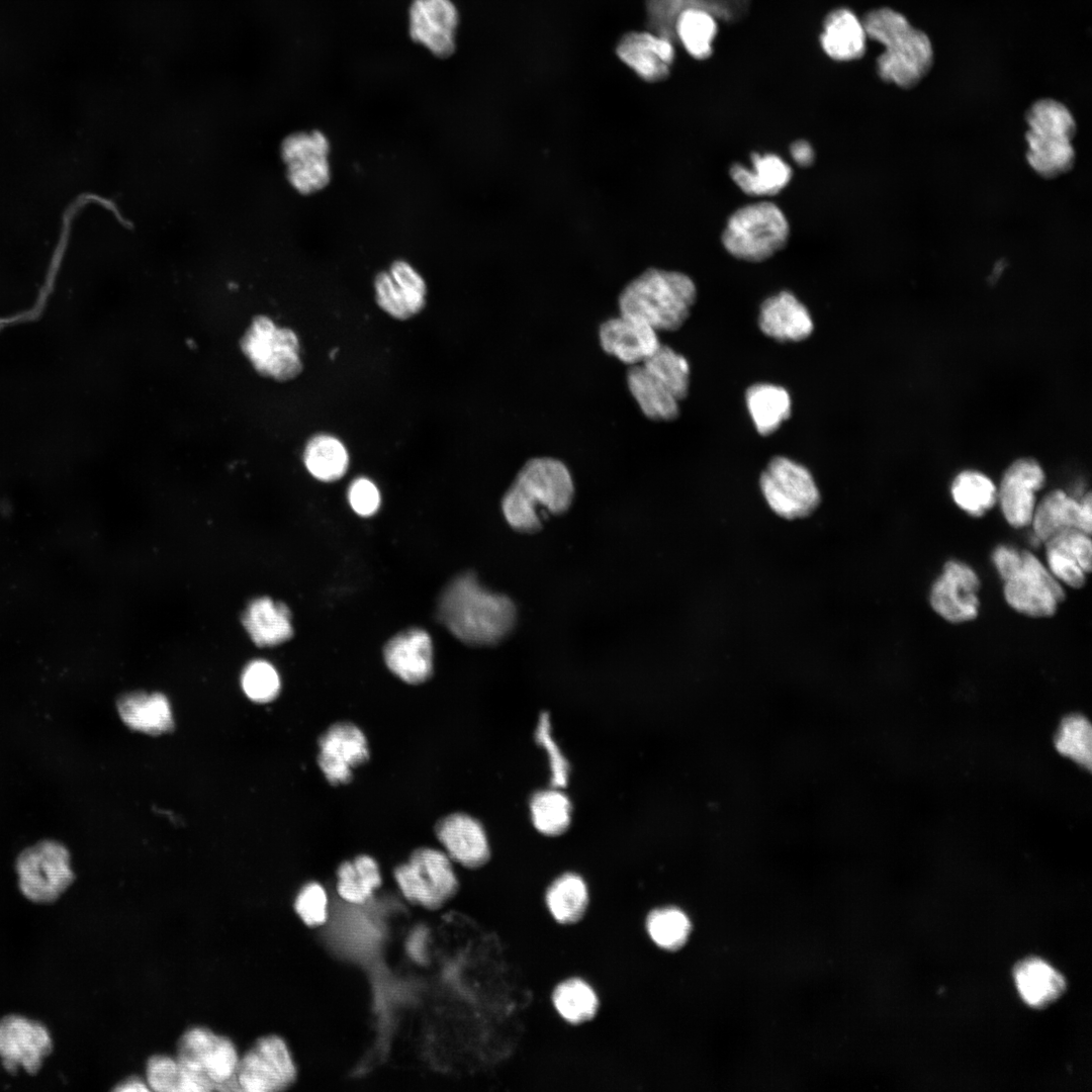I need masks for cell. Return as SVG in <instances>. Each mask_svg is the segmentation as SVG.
Returning a JSON list of instances; mask_svg holds the SVG:
<instances>
[{
  "mask_svg": "<svg viewBox=\"0 0 1092 1092\" xmlns=\"http://www.w3.org/2000/svg\"><path fill=\"white\" fill-rule=\"evenodd\" d=\"M438 620L461 642L495 646L514 632L518 609L508 595L492 592L466 571L454 577L440 595Z\"/></svg>",
  "mask_w": 1092,
  "mask_h": 1092,
  "instance_id": "cell-1",
  "label": "cell"
},
{
  "mask_svg": "<svg viewBox=\"0 0 1092 1092\" xmlns=\"http://www.w3.org/2000/svg\"><path fill=\"white\" fill-rule=\"evenodd\" d=\"M574 494L573 478L565 463L549 456L534 457L524 463L505 492L502 512L514 531L532 535L551 517L564 515Z\"/></svg>",
  "mask_w": 1092,
  "mask_h": 1092,
  "instance_id": "cell-2",
  "label": "cell"
},
{
  "mask_svg": "<svg viewBox=\"0 0 1092 1092\" xmlns=\"http://www.w3.org/2000/svg\"><path fill=\"white\" fill-rule=\"evenodd\" d=\"M697 294L694 280L686 273L650 268L622 289L619 311L656 332H674L690 317Z\"/></svg>",
  "mask_w": 1092,
  "mask_h": 1092,
  "instance_id": "cell-3",
  "label": "cell"
},
{
  "mask_svg": "<svg viewBox=\"0 0 1092 1092\" xmlns=\"http://www.w3.org/2000/svg\"><path fill=\"white\" fill-rule=\"evenodd\" d=\"M861 22L867 36L885 48L877 59L881 79L909 89L926 76L933 62L930 39L903 14L879 8L868 12Z\"/></svg>",
  "mask_w": 1092,
  "mask_h": 1092,
  "instance_id": "cell-4",
  "label": "cell"
},
{
  "mask_svg": "<svg viewBox=\"0 0 1092 1092\" xmlns=\"http://www.w3.org/2000/svg\"><path fill=\"white\" fill-rule=\"evenodd\" d=\"M1026 159L1042 178H1057L1070 171L1076 160L1072 141L1076 120L1063 103L1045 98L1034 102L1026 113Z\"/></svg>",
  "mask_w": 1092,
  "mask_h": 1092,
  "instance_id": "cell-5",
  "label": "cell"
},
{
  "mask_svg": "<svg viewBox=\"0 0 1092 1092\" xmlns=\"http://www.w3.org/2000/svg\"><path fill=\"white\" fill-rule=\"evenodd\" d=\"M789 220L776 203L760 200L743 205L728 217L721 234L725 251L737 260L760 263L788 244Z\"/></svg>",
  "mask_w": 1092,
  "mask_h": 1092,
  "instance_id": "cell-6",
  "label": "cell"
},
{
  "mask_svg": "<svg viewBox=\"0 0 1092 1092\" xmlns=\"http://www.w3.org/2000/svg\"><path fill=\"white\" fill-rule=\"evenodd\" d=\"M240 348L263 377L284 382L294 379L302 371L297 335L289 328L277 327L266 315L252 320L240 340Z\"/></svg>",
  "mask_w": 1092,
  "mask_h": 1092,
  "instance_id": "cell-7",
  "label": "cell"
},
{
  "mask_svg": "<svg viewBox=\"0 0 1092 1092\" xmlns=\"http://www.w3.org/2000/svg\"><path fill=\"white\" fill-rule=\"evenodd\" d=\"M393 876L406 900L429 910L441 908L459 889L451 859L432 847L415 849Z\"/></svg>",
  "mask_w": 1092,
  "mask_h": 1092,
  "instance_id": "cell-8",
  "label": "cell"
},
{
  "mask_svg": "<svg viewBox=\"0 0 1092 1092\" xmlns=\"http://www.w3.org/2000/svg\"><path fill=\"white\" fill-rule=\"evenodd\" d=\"M70 852L61 842L42 840L22 850L16 858L18 887L34 903L56 901L73 883Z\"/></svg>",
  "mask_w": 1092,
  "mask_h": 1092,
  "instance_id": "cell-9",
  "label": "cell"
},
{
  "mask_svg": "<svg viewBox=\"0 0 1092 1092\" xmlns=\"http://www.w3.org/2000/svg\"><path fill=\"white\" fill-rule=\"evenodd\" d=\"M761 493L778 516L805 518L821 502L820 491L810 470L786 456H775L760 474Z\"/></svg>",
  "mask_w": 1092,
  "mask_h": 1092,
  "instance_id": "cell-10",
  "label": "cell"
},
{
  "mask_svg": "<svg viewBox=\"0 0 1092 1092\" xmlns=\"http://www.w3.org/2000/svg\"><path fill=\"white\" fill-rule=\"evenodd\" d=\"M177 1060L185 1068L213 1083L217 1090H239L236 1071L239 1055L234 1042L206 1027L187 1029L178 1041Z\"/></svg>",
  "mask_w": 1092,
  "mask_h": 1092,
  "instance_id": "cell-11",
  "label": "cell"
},
{
  "mask_svg": "<svg viewBox=\"0 0 1092 1092\" xmlns=\"http://www.w3.org/2000/svg\"><path fill=\"white\" fill-rule=\"evenodd\" d=\"M296 1078V1066L288 1046L275 1034L258 1038L239 1060L236 1071L240 1090L247 1092L282 1091Z\"/></svg>",
  "mask_w": 1092,
  "mask_h": 1092,
  "instance_id": "cell-12",
  "label": "cell"
},
{
  "mask_svg": "<svg viewBox=\"0 0 1092 1092\" xmlns=\"http://www.w3.org/2000/svg\"><path fill=\"white\" fill-rule=\"evenodd\" d=\"M1004 581V597L1008 605L1033 618L1053 616L1065 599L1060 581L1030 551H1021L1019 567Z\"/></svg>",
  "mask_w": 1092,
  "mask_h": 1092,
  "instance_id": "cell-13",
  "label": "cell"
},
{
  "mask_svg": "<svg viewBox=\"0 0 1092 1092\" xmlns=\"http://www.w3.org/2000/svg\"><path fill=\"white\" fill-rule=\"evenodd\" d=\"M329 153L330 142L320 130L296 131L284 138L280 156L291 187L304 195L324 189L331 180Z\"/></svg>",
  "mask_w": 1092,
  "mask_h": 1092,
  "instance_id": "cell-14",
  "label": "cell"
},
{
  "mask_svg": "<svg viewBox=\"0 0 1092 1092\" xmlns=\"http://www.w3.org/2000/svg\"><path fill=\"white\" fill-rule=\"evenodd\" d=\"M53 1050V1039L41 1022L19 1014L0 1018V1059L7 1071L23 1068L34 1074Z\"/></svg>",
  "mask_w": 1092,
  "mask_h": 1092,
  "instance_id": "cell-15",
  "label": "cell"
},
{
  "mask_svg": "<svg viewBox=\"0 0 1092 1092\" xmlns=\"http://www.w3.org/2000/svg\"><path fill=\"white\" fill-rule=\"evenodd\" d=\"M318 748L317 764L333 786L349 784L353 768L368 761L370 756L365 734L347 721L332 724L318 738Z\"/></svg>",
  "mask_w": 1092,
  "mask_h": 1092,
  "instance_id": "cell-16",
  "label": "cell"
},
{
  "mask_svg": "<svg viewBox=\"0 0 1092 1092\" xmlns=\"http://www.w3.org/2000/svg\"><path fill=\"white\" fill-rule=\"evenodd\" d=\"M459 12L452 0H413L407 13L412 39L436 57L456 49Z\"/></svg>",
  "mask_w": 1092,
  "mask_h": 1092,
  "instance_id": "cell-17",
  "label": "cell"
},
{
  "mask_svg": "<svg viewBox=\"0 0 1092 1092\" xmlns=\"http://www.w3.org/2000/svg\"><path fill=\"white\" fill-rule=\"evenodd\" d=\"M980 579L968 564L947 561L930 590L932 609L951 623L971 621L978 616Z\"/></svg>",
  "mask_w": 1092,
  "mask_h": 1092,
  "instance_id": "cell-18",
  "label": "cell"
},
{
  "mask_svg": "<svg viewBox=\"0 0 1092 1092\" xmlns=\"http://www.w3.org/2000/svg\"><path fill=\"white\" fill-rule=\"evenodd\" d=\"M378 306L393 318L408 320L426 305L427 285L422 275L406 261H394L388 271L374 279Z\"/></svg>",
  "mask_w": 1092,
  "mask_h": 1092,
  "instance_id": "cell-19",
  "label": "cell"
},
{
  "mask_svg": "<svg viewBox=\"0 0 1092 1092\" xmlns=\"http://www.w3.org/2000/svg\"><path fill=\"white\" fill-rule=\"evenodd\" d=\"M1044 480L1042 468L1031 458H1020L1006 469L997 489V500L1010 526L1023 528L1031 524L1035 492Z\"/></svg>",
  "mask_w": 1092,
  "mask_h": 1092,
  "instance_id": "cell-20",
  "label": "cell"
},
{
  "mask_svg": "<svg viewBox=\"0 0 1092 1092\" xmlns=\"http://www.w3.org/2000/svg\"><path fill=\"white\" fill-rule=\"evenodd\" d=\"M616 54L639 78L651 83L669 76L675 58L671 40L650 31L625 33L617 43Z\"/></svg>",
  "mask_w": 1092,
  "mask_h": 1092,
  "instance_id": "cell-21",
  "label": "cell"
},
{
  "mask_svg": "<svg viewBox=\"0 0 1092 1092\" xmlns=\"http://www.w3.org/2000/svg\"><path fill=\"white\" fill-rule=\"evenodd\" d=\"M598 334L604 352L628 366L643 363L661 344L653 328L621 313L604 321Z\"/></svg>",
  "mask_w": 1092,
  "mask_h": 1092,
  "instance_id": "cell-22",
  "label": "cell"
},
{
  "mask_svg": "<svg viewBox=\"0 0 1092 1092\" xmlns=\"http://www.w3.org/2000/svg\"><path fill=\"white\" fill-rule=\"evenodd\" d=\"M434 832L449 858L465 868L476 869L489 859L485 830L477 819L466 813L455 812L440 818Z\"/></svg>",
  "mask_w": 1092,
  "mask_h": 1092,
  "instance_id": "cell-23",
  "label": "cell"
},
{
  "mask_svg": "<svg viewBox=\"0 0 1092 1092\" xmlns=\"http://www.w3.org/2000/svg\"><path fill=\"white\" fill-rule=\"evenodd\" d=\"M388 669L410 685L427 681L433 673V644L421 628H410L393 636L383 648Z\"/></svg>",
  "mask_w": 1092,
  "mask_h": 1092,
  "instance_id": "cell-24",
  "label": "cell"
},
{
  "mask_svg": "<svg viewBox=\"0 0 1092 1092\" xmlns=\"http://www.w3.org/2000/svg\"><path fill=\"white\" fill-rule=\"evenodd\" d=\"M758 327L775 341L795 343L811 336L814 323L807 306L794 293L783 290L761 303Z\"/></svg>",
  "mask_w": 1092,
  "mask_h": 1092,
  "instance_id": "cell-25",
  "label": "cell"
},
{
  "mask_svg": "<svg viewBox=\"0 0 1092 1092\" xmlns=\"http://www.w3.org/2000/svg\"><path fill=\"white\" fill-rule=\"evenodd\" d=\"M1091 494L1087 492L1078 500L1061 489L1043 496L1035 505L1031 524L1038 541L1045 542L1066 529H1079L1091 534Z\"/></svg>",
  "mask_w": 1092,
  "mask_h": 1092,
  "instance_id": "cell-26",
  "label": "cell"
},
{
  "mask_svg": "<svg viewBox=\"0 0 1092 1092\" xmlns=\"http://www.w3.org/2000/svg\"><path fill=\"white\" fill-rule=\"evenodd\" d=\"M729 176L743 193L767 197L779 194L788 186L793 170L778 154L752 153L750 166L734 163L729 168Z\"/></svg>",
  "mask_w": 1092,
  "mask_h": 1092,
  "instance_id": "cell-27",
  "label": "cell"
},
{
  "mask_svg": "<svg viewBox=\"0 0 1092 1092\" xmlns=\"http://www.w3.org/2000/svg\"><path fill=\"white\" fill-rule=\"evenodd\" d=\"M867 38L861 20L851 10L838 8L826 16L819 39L829 58L849 62L863 56Z\"/></svg>",
  "mask_w": 1092,
  "mask_h": 1092,
  "instance_id": "cell-28",
  "label": "cell"
},
{
  "mask_svg": "<svg viewBox=\"0 0 1092 1092\" xmlns=\"http://www.w3.org/2000/svg\"><path fill=\"white\" fill-rule=\"evenodd\" d=\"M626 382L631 395L647 419L654 422H672L678 418L680 401L642 364L629 366Z\"/></svg>",
  "mask_w": 1092,
  "mask_h": 1092,
  "instance_id": "cell-29",
  "label": "cell"
},
{
  "mask_svg": "<svg viewBox=\"0 0 1092 1092\" xmlns=\"http://www.w3.org/2000/svg\"><path fill=\"white\" fill-rule=\"evenodd\" d=\"M243 625L254 643L260 647L274 646L291 638V613L281 602L268 597L250 603L243 614Z\"/></svg>",
  "mask_w": 1092,
  "mask_h": 1092,
  "instance_id": "cell-30",
  "label": "cell"
},
{
  "mask_svg": "<svg viewBox=\"0 0 1092 1092\" xmlns=\"http://www.w3.org/2000/svg\"><path fill=\"white\" fill-rule=\"evenodd\" d=\"M117 711L127 727L147 734L166 733L174 725L170 704L160 693H127L118 699Z\"/></svg>",
  "mask_w": 1092,
  "mask_h": 1092,
  "instance_id": "cell-31",
  "label": "cell"
},
{
  "mask_svg": "<svg viewBox=\"0 0 1092 1092\" xmlns=\"http://www.w3.org/2000/svg\"><path fill=\"white\" fill-rule=\"evenodd\" d=\"M1014 979L1022 999L1036 1008L1049 1005L1066 989L1064 977L1037 958L1018 963L1014 968Z\"/></svg>",
  "mask_w": 1092,
  "mask_h": 1092,
  "instance_id": "cell-32",
  "label": "cell"
},
{
  "mask_svg": "<svg viewBox=\"0 0 1092 1092\" xmlns=\"http://www.w3.org/2000/svg\"><path fill=\"white\" fill-rule=\"evenodd\" d=\"M745 402L755 430L761 436L774 434L792 414L790 393L777 384H752L745 392Z\"/></svg>",
  "mask_w": 1092,
  "mask_h": 1092,
  "instance_id": "cell-33",
  "label": "cell"
},
{
  "mask_svg": "<svg viewBox=\"0 0 1092 1092\" xmlns=\"http://www.w3.org/2000/svg\"><path fill=\"white\" fill-rule=\"evenodd\" d=\"M148 1086L159 1092H195L217 1090L204 1076L188 1070L179 1061L165 1055L152 1056L147 1062Z\"/></svg>",
  "mask_w": 1092,
  "mask_h": 1092,
  "instance_id": "cell-34",
  "label": "cell"
},
{
  "mask_svg": "<svg viewBox=\"0 0 1092 1092\" xmlns=\"http://www.w3.org/2000/svg\"><path fill=\"white\" fill-rule=\"evenodd\" d=\"M303 462L314 478L333 482L346 474L349 467V454L338 438L320 433L307 441L303 450Z\"/></svg>",
  "mask_w": 1092,
  "mask_h": 1092,
  "instance_id": "cell-35",
  "label": "cell"
},
{
  "mask_svg": "<svg viewBox=\"0 0 1092 1092\" xmlns=\"http://www.w3.org/2000/svg\"><path fill=\"white\" fill-rule=\"evenodd\" d=\"M673 27L681 46L691 57L705 60L712 55L718 25L710 11L700 7H687L675 16Z\"/></svg>",
  "mask_w": 1092,
  "mask_h": 1092,
  "instance_id": "cell-36",
  "label": "cell"
},
{
  "mask_svg": "<svg viewBox=\"0 0 1092 1092\" xmlns=\"http://www.w3.org/2000/svg\"><path fill=\"white\" fill-rule=\"evenodd\" d=\"M337 878L338 894L354 904L365 903L381 885L378 863L367 854H359L352 861L341 862Z\"/></svg>",
  "mask_w": 1092,
  "mask_h": 1092,
  "instance_id": "cell-37",
  "label": "cell"
},
{
  "mask_svg": "<svg viewBox=\"0 0 1092 1092\" xmlns=\"http://www.w3.org/2000/svg\"><path fill=\"white\" fill-rule=\"evenodd\" d=\"M546 904L552 916L561 923H572L583 915L587 903V887L576 874L558 877L546 892Z\"/></svg>",
  "mask_w": 1092,
  "mask_h": 1092,
  "instance_id": "cell-38",
  "label": "cell"
},
{
  "mask_svg": "<svg viewBox=\"0 0 1092 1092\" xmlns=\"http://www.w3.org/2000/svg\"><path fill=\"white\" fill-rule=\"evenodd\" d=\"M530 812L534 827L544 835H559L570 825L571 803L559 788L535 793L530 801Z\"/></svg>",
  "mask_w": 1092,
  "mask_h": 1092,
  "instance_id": "cell-39",
  "label": "cell"
},
{
  "mask_svg": "<svg viewBox=\"0 0 1092 1092\" xmlns=\"http://www.w3.org/2000/svg\"><path fill=\"white\" fill-rule=\"evenodd\" d=\"M954 503L973 517H981L997 502V488L985 474L966 470L958 474L951 484Z\"/></svg>",
  "mask_w": 1092,
  "mask_h": 1092,
  "instance_id": "cell-40",
  "label": "cell"
},
{
  "mask_svg": "<svg viewBox=\"0 0 1092 1092\" xmlns=\"http://www.w3.org/2000/svg\"><path fill=\"white\" fill-rule=\"evenodd\" d=\"M641 364L663 382L679 401L688 396L691 368L684 355L667 345L660 344L655 352Z\"/></svg>",
  "mask_w": 1092,
  "mask_h": 1092,
  "instance_id": "cell-41",
  "label": "cell"
},
{
  "mask_svg": "<svg viewBox=\"0 0 1092 1092\" xmlns=\"http://www.w3.org/2000/svg\"><path fill=\"white\" fill-rule=\"evenodd\" d=\"M552 999L558 1013L573 1024L593 1018L599 1005L595 991L579 979H570L559 984Z\"/></svg>",
  "mask_w": 1092,
  "mask_h": 1092,
  "instance_id": "cell-42",
  "label": "cell"
},
{
  "mask_svg": "<svg viewBox=\"0 0 1092 1092\" xmlns=\"http://www.w3.org/2000/svg\"><path fill=\"white\" fill-rule=\"evenodd\" d=\"M647 930L658 946L673 950L686 943L691 923L681 910L667 907L650 912L647 917Z\"/></svg>",
  "mask_w": 1092,
  "mask_h": 1092,
  "instance_id": "cell-43",
  "label": "cell"
},
{
  "mask_svg": "<svg viewBox=\"0 0 1092 1092\" xmlns=\"http://www.w3.org/2000/svg\"><path fill=\"white\" fill-rule=\"evenodd\" d=\"M1058 751L1078 764L1090 767L1092 733L1089 722L1080 715L1064 719L1055 738Z\"/></svg>",
  "mask_w": 1092,
  "mask_h": 1092,
  "instance_id": "cell-44",
  "label": "cell"
},
{
  "mask_svg": "<svg viewBox=\"0 0 1092 1092\" xmlns=\"http://www.w3.org/2000/svg\"><path fill=\"white\" fill-rule=\"evenodd\" d=\"M242 687L245 694L254 702L267 703L276 698L280 690V678L275 667L265 660L251 661L244 669Z\"/></svg>",
  "mask_w": 1092,
  "mask_h": 1092,
  "instance_id": "cell-45",
  "label": "cell"
},
{
  "mask_svg": "<svg viewBox=\"0 0 1092 1092\" xmlns=\"http://www.w3.org/2000/svg\"><path fill=\"white\" fill-rule=\"evenodd\" d=\"M536 741L541 745L547 755L551 770V785L554 788H563L568 781L569 764L555 742L551 732V723L547 713L541 714L535 733Z\"/></svg>",
  "mask_w": 1092,
  "mask_h": 1092,
  "instance_id": "cell-46",
  "label": "cell"
},
{
  "mask_svg": "<svg viewBox=\"0 0 1092 1092\" xmlns=\"http://www.w3.org/2000/svg\"><path fill=\"white\" fill-rule=\"evenodd\" d=\"M327 906L328 897L326 891L316 882L304 885L294 903L297 914L309 927H316L326 922L328 917Z\"/></svg>",
  "mask_w": 1092,
  "mask_h": 1092,
  "instance_id": "cell-47",
  "label": "cell"
},
{
  "mask_svg": "<svg viewBox=\"0 0 1092 1092\" xmlns=\"http://www.w3.org/2000/svg\"><path fill=\"white\" fill-rule=\"evenodd\" d=\"M1045 549L1048 568L1059 581L1073 588H1080L1085 584L1088 573L1072 555L1052 545H1045Z\"/></svg>",
  "mask_w": 1092,
  "mask_h": 1092,
  "instance_id": "cell-48",
  "label": "cell"
},
{
  "mask_svg": "<svg viewBox=\"0 0 1092 1092\" xmlns=\"http://www.w3.org/2000/svg\"><path fill=\"white\" fill-rule=\"evenodd\" d=\"M1044 543L1065 550L1079 562L1087 573L1091 571L1092 546L1090 535L1086 532L1075 528L1066 529L1057 533Z\"/></svg>",
  "mask_w": 1092,
  "mask_h": 1092,
  "instance_id": "cell-49",
  "label": "cell"
},
{
  "mask_svg": "<svg viewBox=\"0 0 1092 1092\" xmlns=\"http://www.w3.org/2000/svg\"><path fill=\"white\" fill-rule=\"evenodd\" d=\"M348 499L354 512L363 517L374 515L380 507L379 490L366 477H358L351 482Z\"/></svg>",
  "mask_w": 1092,
  "mask_h": 1092,
  "instance_id": "cell-50",
  "label": "cell"
},
{
  "mask_svg": "<svg viewBox=\"0 0 1092 1092\" xmlns=\"http://www.w3.org/2000/svg\"><path fill=\"white\" fill-rule=\"evenodd\" d=\"M992 560L999 575L1004 580L1019 567L1021 551L1010 546L1000 545L993 551Z\"/></svg>",
  "mask_w": 1092,
  "mask_h": 1092,
  "instance_id": "cell-51",
  "label": "cell"
},
{
  "mask_svg": "<svg viewBox=\"0 0 1092 1092\" xmlns=\"http://www.w3.org/2000/svg\"><path fill=\"white\" fill-rule=\"evenodd\" d=\"M792 160L800 167L807 168L815 162V151L812 145L805 140L795 141L790 146Z\"/></svg>",
  "mask_w": 1092,
  "mask_h": 1092,
  "instance_id": "cell-52",
  "label": "cell"
},
{
  "mask_svg": "<svg viewBox=\"0 0 1092 1092\" xmlns=\"http://www.w3.org/2000/svg\"><path fill=\"white\" fill-rule=\"evenodd\" d=\"M148 1083H145L139 1077H129L126 1080L119 1083L114 1091L131 1092V1091H149Z\"/></svg>",
  "mask_w": 1092,
  "mask_h": 1092,
  "instance_id": "cell-53",
  "label": "cell"
}]
</instances>
